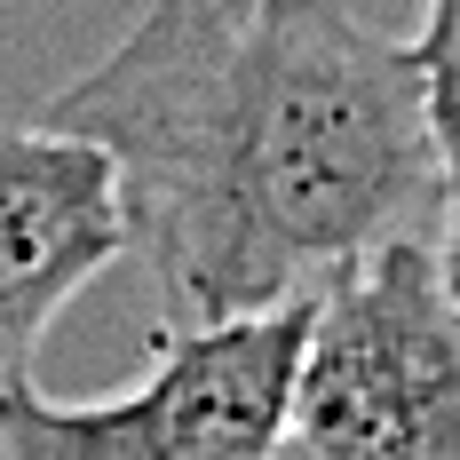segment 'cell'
<instances>
[{
  "instance_id": "obj_1",
  "label": "cell",
  "mask_w": 460,
  "mask_h": 460,
  "mask_svg": "<svg viewBox=\"0 0 460 460\" xmlns=\"http://www.w3.org/2000/svg\"><path fill=\"white\" fill-rule=\"evenodd\" d=\"M40 119L111 159L159 325L310 302L445 215L413 48L349 0H151Z\"/></svg>"
},
{
  "instance_id": "obj_2",
  "label": "cell",
  "mask_w": 460,
  "mask_h": 460,
  "mask_svg": "<svg viewBox=\"0 0 460 460\" xmlns=\"http://www.w3.org/2000/svg\"><path fill=\"white\" fill-rule=\"evenodd\" d=\"M286 460H460V278L405 230L310 294Z\"/></svg>"
},
{
  "instance_id": "obj_3",
  "label": "cell",
  "mask_w": 460,
  "mask_h": 460,
  "mask_svg": "<svg viewBox=\"0 0 460 460\" xmlns=\"http://www.w3.org/2000/svg\"><path fill=\"white\" fill-rule=\"evenodd\" d=\"M310 302L159 325L151 366L119 397H48L16 381L0 397V460H286L294 366Z\"/></svg>"
},
{
  "instance_id": "obj_4",
  "label": "cell",
  "mask_w": 460,
  "mask_h": 460,
  "mask_svg": "<svg viewBox=\"0 0 460 460\" xmlns=\"http://www.w3.org/2000/svg\"><path fill=\"white\" fill-rule=\"evenodd\" d=\"M128 254L119 175L88 136L8 119L0 128V397L32 381L48 325Z\"/></svg>"
},
{
  "instance_id": "obj_5",
  "label": "cell",
  "mask_w": 460,
  "mask_h": 460,
  "mask_svg": "<svg viewBox=\"0 0 460 460\" xmlns=\"http://www.w3.org/2000/svg\"><path fill=\"white\" fill-rule=\"evenodd\" d=\"M413 72H420V119H429V159H437V246L460 278V0H429L413 40Z\"/></svg>"
}]
</instances>
